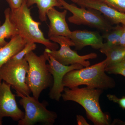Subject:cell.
I'll list each match as a JSON object with an SVG mask.
<instances>
[{
	"instance_id": "cell-1",
	"label": "cell",
	"mask_w": 125,
	"mask_h": 125,
	"mask_svg": "<svg viewBox=\"0 0 125 125\" xmlns=\"http://www.w3.org/2000/svg\"><path fill=\"white\" fill-rule=\"evenodd\" d=\"M103 90L86 87H65L62 94L64 101L75 102L81 105L86 112L88 119L95 125H109V116L103 112L99 104V98Z\"/></svg>"
},
{
	"instance_id": "cell-2",
	"label": "cell",
	"mask_w": 125,
	"mask_h": 125,
	"mask_svg": "<svg viewBox=\"0 0 125 125\" xmlns=\"http://www.w3.org/2000/svg\"><path fill=\"white\" fill-rule=\"evenodd\" d=\"M106 66L105 59L90 66L72 70L64 76L62 84L64 87L70 88L81 85L103 90L113 88L115 87V83L113 78L106 74Z\"/></svg>"
},
{
	"instance_id": "cell-3",
	"label": "cell",
	"mask_w": 125,
	"mask_h": 125,
	"mask_svg": "<svg viewBox=\"0 0 125 125\" xmlns=\"http://www.w3.org/2000/svg\"><path fill=\"white\" fill-rule=\"evenodd\" d=\"M30 10L27 1L18 9H10V19L18 29L19 35L27 42L40 43L50 50H57L58 44L45 37L39 28L41 23L34 20Z\"/></svg>"
},
{
	"instance_id": "cell-4",
	"label": "cell",
	"mask_w": 125,
	"mask_h": 125,
	"mask_svg": "<svg viewBox=\"0 0 125 125\" xmlns=\"http://www.w3.org/2000/svg\"><path fill=\"white\" fill-rule=\"evenodd\" d=\"M48 58L49 55L45 51L39 56L32 51L24 57L29 64L26 83L33 96L37 99H39L44 90L51 86L53 82V77L47 67Z\"/></svg>"
},
{
	"instance_id": "cell-5",
	"label": "cell",
	"mask_w": 125,
	"mask_h": 125,
	"mask_svg": "<svg viewBox=\"0 0 125 125\" xmlns=\"http://www.w3.org/2000/svg\"><path fill=\"white\" fill-rule=\"evenodd\" d=\"M21 99L19 103L25 110L23 118L18 121L19 125H33L38 122L53 125L57 117L56 112L47 109L44 103L30 95L18 94Z\"/></svg>"
},
{
	"instance_id": "cell-6",
	"label": "cell",
	"mask_w": 125,
	"mask_h": 125,
	"mask_svg": "<svg viewBox=\"0 0 125 125\" xmlns=\"http://www.w3.org/2000/svg\"><path fill=\"white\" fill-rule=\"evenodd\" d=\"M28 70V63L24 58L19 61L10 60L0 69V82L9 84L17 94L30 95L31 92L26 83Z\"/></svg>"
},
{
	"instance_id": "cell-7",
	"label": "cell",
	"mask_w": 125,
	"mask_h": 125,
	"mask_svg": "<svg viewBox=\"0 0 125 125\" xmlns=\"http://www.w3.org/2000/svg\"><path fill=\"white\" fill-rule=\"evenodd\" d=\"M59 1L62 9L67 10L72 14L68 19L71 23L87 25L105 32L113 28L104 16L97 10L84 7H78L73 4H69L65 0H59Z\"/></svg>"
},
{
	"instance_id": "cell-8",
	"label": "cell",
	"mask_w": 125,
	"mask_h": 125,
	"mask_svg": "<svg viewBox=\"0 0 125 125\" xmlns=\"http://www.w3.org/2000/svg\"><path fill=\"white\" fill-rule=\"evenodd\" d=\"M49 38L51 41L59 44L60 48L58 50H51L46 48L45 51L62 64L70 65L79 64L84 67H87L90 65V62L88 60L95 59L97 57V55L94 52L84 55H79L71 48V47L74 46V45L69 38L56 36Z\"/></svg>"
},
{
	"instance_id": "cell-9",
	"label": "cell",
	"mask_w": 125,
	"mask_h": 125,
	"mask_svg": "<svg viewBox=\"0 0 125 125\" xmlns=\"http://www.w3.org/2000/svg\"><path fill=\"white\" fill-rule=\"evenodd\" d=\"M48 55V63L47 64V67L52 75L53 79L52 86L49 94V97L52 99L59 102L65 88L62 84V80L66 74L72 70L80 69L84 66L79 64L65 65L56 60L51 55Z\"/></svg>"
},
{
	"instance_id": "cell-10",
	"label": "cell",
	"mask_w": 125,
	"mask_h": 125,
	"mask_svg": "<svg viewBox=\"0 0 125 125\" xmlns=\"http://www.w3.org/2000/svg\"><path fill=\"white\" fill-rule=\"evenodd\" d=\"M24 113L20 109L16 101L15 95L11 90V86L2 81L0 82V120L10 117L19 121L22 119Z\"/></svg>"
},
{
	"instance_id": "cell-11",
	"label": "cell",
	"mask_w": 125,
	"mask_h": 125,
	"mask_svg": "<svg viewBox=\"0 0 125 125\" xmlns=\"http://www.w3.org/2000/svg\"><path fill=\"white\" fill-rule=\"evenodd\" d=\"M76 3L81 7L97 10L113 23L125 26V13L112 8L101 0H76Z\"/></svg>"
},
{
	"instance_id": "cell-12",
	"label": "cell",
	"mask_w": 125,
	"mask_h": 125,
	"mask_svg": "<svg viewBox=\"0 0 125 125\" xmlns=\"http://www.w3.org/2000/svg\"><path fill=\"white\" fill-rule=\"evenodd\" d=\"M67 13V10L60 11L54 7L48 11L47 16L49 21L48 32L49 38L53 36H62L70 38L72 31L66 21Z\"/></svg>"
},
{
	"instance_id": "cell-13",
	"label": "cell",
	"mask_w": 125,
	"mask_h": 125,
	"mask_svg": "<svg viewBox=\"0 0 125 125\" xmlns=\"http://www.w3.org/2000/svg\"><path fill=\"white\" fill-rule=\"evenodd\" d=\"M70 38L76 50L90 46L93 48L100 49L104 44L103 38L96 31L76 30L72 31Z\"/></svg>"
},
{
	"instance_id": "cell-14",
	"label": "cell",
	"mask_w": 125,
	"mask_h": 125,
	"mask_svg": "<svg viewBox=\"0 0 125 125\" xmlns=\"http://www.w3.org/2000/svg\"><path fill=\"white\" fill-rule=\"evenodd\" d=\"M27 43L18 34L11 38L6 45L0 46V69L12 57L20 52Z\"/></svg>"
},
{
	"instance_id": "cell-15",
	"label": "cell",
	"mask_w": 125,
	"mask_h": 125,
	"mask_svg": "<svg viewBox=\"0 0 125 125\" xmlns=\"http://www.w3.org/2000/svg\"><path fill=\"white\" fill-rule=\"evenodd\" d=\"M10 8L5 9L4 11L5 20L4 23L0 26V46H4L8 42L5 39L11 38L19 34L18 29L10 20Z\"/></svg>"
},
{
	"instance_id": "cell-16",
	"label": "cell",
	"mask_w": 125,
	"mask_h": 125,
	"mask_svg": "<svg viewBox=\"0 0 125 125\" xmlns=\"http://www.w3.org/2000/svg\"><path fill=\"white\" fill-rule=\"evenodd\" d=\"M36 4L38 9L39 17L42 22L47 20V13L50 9L55 7L62 8L59 0H27L29 7Z\"/></svg>"
},
{
	"instance_id": "cell-17",
	"label": "cell",
	"mask_w": 125,
	"mask_h": 125,
	"mask_svg": "<svg viewBox=\"0 0 125 125\" xmlns=\"http://www.w3.org/2000/svg\"><path fill=\"white\" fill-rule=\"evenodd\" d=\"M123 29V26L117 25L107 32L103 35V38L106 40V43H104L102 47L99 49L103 53L106 50L116 46L120 45L121 36Z\"/></svg>"
},
{
	"instance_id": "cell-18",
	"label": "cell",
	"mask_w": 125,
	"mask_h": 125,
	"mask_svg": "<svg viewBox=\"0 0 125 125\" xmlns=\"http://www.w3.org/2000/svg\"><path fill=\"white\" fill-rule=\"evenodd\" d=\"M103 54L106 56L107 67L125 61V47L118 45L109 48Z\"/></svg>"
},
{
	"instance_id": "cell-19",
	"label": "cell",
	"mask_w": 125,
	"mask_h": 125,
	"mask_svg": "<svg viewBox=\"0 0 125 125\" xmlns=\"http://www.w3.org/2000/svg\"><path fill=\"white\" fill-rule=\"evenodd\" d=\"M37 48L35 43L28 42L20 52L12 57L10 60L13 61H19L24 58V57L30 52L33 51Z\"/></svg>"
},
{
	"instance_id": "cell-20",
	"label": "cell",
	"mask_w": 125,
	"mask_h": 125,
	"mask_svg": "<svg viewBox=\"0 0 125 125\" xmlns=\"http://www.w3.org/2000/svg\"><path fill=\"white\" fill-rule=\"evenodd\" d=\"M105 71L110 74H118L125 77V61L107 66Z\"/></svg>"
},
{
	"instance_id": "cell-21",
	"label": "cell",
	"mask_w": 125,
	"mask_h": 125,
	"mask_svg": "<svg viewBox=\"0 0 125 125\" xmlns=\"http://www.w3.org/2000/svg\"><path fill=\"white\" fill-rule=\"evenodd\" d=\"M106 4L122 13H125V0H101Z\"/></svg>"
},
{
	"instance_id": "cell-22",
	"label": "cell",
	"mask_w": 125,
	"mask_h": 125,
	"mask_svg": "<svg viewBox=\"0 0 125 125\" xmlns=\"http://www.w3.org/2000/svg\"><path fill=\"white\" fill-rule=\"evenodd\" d=\"M108 99L113 102L119 104L120 107L123 109H125V97H123L122 98H119L113 94H108L107 95Z\"/></svg>"
},
{
	"instance_id": "cell-23",
	"label": "cell",
	"mask_w": 125,
	"mask_h": 125,
	"mask_svg": "<svg viewBox=\"0 0 125 125\" xmlns=\"http://www.w3.org/2000/svg\"><path fill=\"white\" fill-rule=\"evenodd\" d=\"M10 6V9L14 10L20 8L23 3L27 0H6Z\"/></svg>"
},
{
	"instance_id": "cell-24",
	"label": "cell",
	"mask_w": 125,
	"mask_h": 125,
	"mask_svg": "<svg viewBox=\"0 0 125 125\" xmlns=\"http://www.w3.org/2000/svg\"><path fill=\"white\" fill-rule=\"evenodd\" d=\"M76 121L78 125H90L86 120L85 118L82 115H77L76 116Z\"/></svg>"
},
{
	"instance_id": "cell-25",
	"label": "cell",
	"mask_w": 125,
	"mask_h": 125,
	"mask_svg": "<svg viewBox=\"0 0 125 125\" xmlns=\"http://www.w3.org/2000/svg\"><path fill=\"white\" fill-rule=\"evenodd\" d=\"M120 45L125 47V26H123V31L121 36Z\"/></svg>"
},
{
	"instance_id": "cell-26",
	"label": "cell",
	"mask_w": 125,
	"mask_h": 125,
	"mask_svg": "<svg viewBox=\"0 0 125 125\" xmlns=\"http://www.w3.org/2000/svg\"><path fill=\"white\" fill-rule=\"evenodd\" d=\"M112 125H125V122L123 121H121L120 120H118V119H115Z\"/></svg>"
},
{
	"instance_id": "cell-27",
	"label": "cell",
	"mask_w": 125,
	"mask_h": 125,
	"mask_svg": "<svg viewBox=\"0 0 125 125\" xmlns=\"http://www.w3.org/2000/svg\"><path fill=\"white\" fill-rule=\"evenodd\" d=\"M72 2H74V3H76V0H70Z\"/></svg>"
},
{
	"instance_id": "cell-28",
	"label": "cell",
	"mask_w": 125,
	"mask_h": 125,
	"mask_svg": "<svg viewBox=\"0 0 125 125\" xmlns=\"http://www.w3.org/2000/svg\"><path fill=\"white\" fill-rule=\"evenodd\" d=\"M2 120H0V125H2Z\"/></svg>"
},
{
	"instance_id": "cell-29",
	"label": "cell",
	"mask_w": 125,
	"mask_h": 125,
	"mask_svg": "<svg viewBox=\"0 0 125 125\" xmlns=\"http://www.w3.org/2000/svg\"><path fill=\"white\" fill-rule=\"evenodd\" d=\"M1 23L0 21V25H1Z\"/></svg>"
}]
</instances>
